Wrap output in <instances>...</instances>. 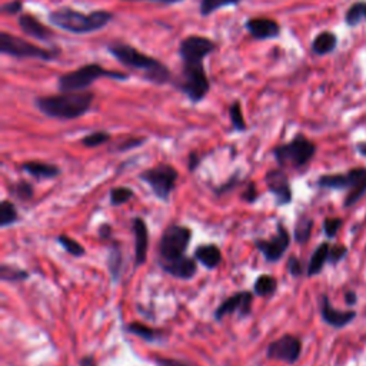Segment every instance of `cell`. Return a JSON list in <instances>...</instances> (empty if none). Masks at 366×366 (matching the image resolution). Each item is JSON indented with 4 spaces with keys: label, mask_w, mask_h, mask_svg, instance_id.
I'll use <instances>...</instances> for the list:
<instances>
[{
    "label": "cell",
    "mask_w": 366,
    "mask_h": 366,
    "mask_svg": "<svg viewBox=\"0 0 366 366\" xmlns=\"http://www.w3.org/2000/svg\"><path fill=\"white\" fill-rule=\"evenodd\" d=\"M316 186L319 189H328V191H346L351 186V179H349L347 172L345 173H328L321 175L316 179Z\"/></svg>",
    "instance_id": "d4e9b609"
},
{
    "label": "cell",
    "mask_w": 366,
    "mask_h": 366,
    "mask_svg": "<svg viewBox=\"0 0 366 366\" xmlns=\"http://www.w3.org/2000/svg\"><path fill=\"white\" fill-rule=\"evenodd\" d=\"M147 142L146 136H132V138H126L123 139L118 146L114 147L116 152H129L132 149H138L141 146H143Z\"/></svg>",
    "instance_id": "ab89813d"
},
{
    "label": "cell",
    "mask_w": 366,
    "mask_h": 366,
    "mask_svg": "<svg viewBox=\"0 0 366 366\" xmlns=\"http://www.w3.org/2000/svg\"><path fill=\"white\" fill-rule=\"evenodd\" d=\"M110 139H112V135L109 132L96 130V132L89 133V135H86V136H83L80 143H82V146H85L88 149H95V147H99V146L110 142Z\"/></svg>",
    "instance_id": "8d00e7d4"
},
{
    "label": "cell",
    "mask_w": 366,
    "mask_h": 366,
    "mask_svg": "<svg viewBox=\"0 0 366 366\" xmlns=\"http://www.w3.org/2000/svg\"><path fill=\"white\" fill-rule=\"evenodd\" d=\"M329 249H330V243L328 241L316 246V249L310 255V259L306 265V276L308 278L318 276L324 272V268H325V265L328 263V258H329Z\"/></svg>",
    "instance_id": "cb8c5ba5"
},
{
    "label": "cell",
    "mask_w": 366,
    "mask_h": 366,
    "mask_svg": "<svg viewBox=\"0 0 366 366\" xmlns=\"http://www.w3.org/2000/svg\"><path fill=\"white\" fill-rule=\"evenodd\" d=\"M245 29L254 40L278 39L282 33L280 25L269 18H249L245 22Z\"/></svg>",
    "instance_id": "9a60e30c"
},
{
    "label": "cell",
    "mask_w": 366,
    "mask_h": 366,
    "mask_svg": "<svg viewBox=\"0 0 366 366\" xmlns=\"http://www.w3.org/2000/svg\"><path fill=\"white\" fill-rule=\"evenodd\" d=\"M302 347L304 345L301 338L291 334L282 335L266 347V359L295 365L302 356Z\"/></svg>",
    "instance_id": "8fae6325"
},
{
    "label": "cell",
    "mask_w": 366,
    "mask_h": 366,
    "mask_svg": "<svg viewBox=\"0 0 366 366\" xmlns=\"http://www.w3.org/2000/svg\"><path fill=\"white\" fill-rule=\"evenodd\" d=\"M123 2H152L160 5H178L182 3L183 0H123Z\"/></svg>",
    "instance_id": "681fc988"
},
{
    "label": "cell",
    "mask_w": 366,
    "mask_h": 366,
    "mask_svg": "<svg viewBox=\"0 0 366 366\" xmlns=\"http://www.w3.org/2000/svg\"><path fill=\"white\" fill-rule=\"evenodd\" d=\"M93 102L95 93L90 90H82L39 96L33 103L46 118L58 121H75L85 116L92 109Z\"/></svg>",
    "instance_id": "3957f363"
},
{
    "label": "cell",
    "mask_w": 366,
    "mask_h": 366,
    "mask_svg": "<svg viewBox=\"0 0 366 366\" xmlns=\"http://www.w3.org/2000/svg\"><path fill=\"white\" fill-rule=\"evenodd\" d=\"M155 363L158 366H193L192 363H189L186 361L173 359V358H163V356L155 358Z\"/></svg>",
    "instance_id": "f6af8a7d"
},
{
    "label": "cell",
    "mask_w": 366,
    "mask_h": 366,
    "mask_svg": "<svg viewBox=\"0 0 366 366\" xmlns=\"http://www.w3.org/2000/svg\"><path fill=\"white\" fill-rule=\"evenodd\" d=\"M132 232L135 238V269L141 268L147 260V249H149V229L142 218H133L132 221Z\"/></svg>",
    "instance_id": "ac0fdd59"
},
{
    "label": "cell",
    "mask_w": 366,
    "mask_h": 366,
    "mask_svg": "<svg viewBox=\"0 0 366 366\" xmlns=\"http://www.w3.org/2000/svg\"><path fill=\"white\" fill-rule=\"evenodd\" d=\"M125 330L127 332V334L135 335V337H138V338H141V339H143L146 342H151V343L158 342L162 338V332L160 330L154 329L151 326H146V325H143L141 322H130V324H127L125 326Z\"/></svg>",
    "instance_id": "4316f807"
},
{
    "label": "cell",
    "mask_w": 366,
    "mask_h": 366,
    "mask_svg": "<svg viewBox=\"0 0 366 366\" xmlns=\"http://www.w3.org/2000/svg\"><path fill=\"white\" fill-rule=\"evenodd\" d=\"M193 232L189 226L171 223L163 230L158 245V265L186 256Z\"/></svg>",
    "instance_id": "ba28073f"
},
{
    "label": "cell",
    "mask_w": 366,
    "mask_h": 366,
    "mask_svg": "<svg viewBox=\"0 0 366 366\" xmlns=\"http://www.w3.org/2000/svg\"><path fill=\"white\" fill-rule=\"evenodd\" d=\"M21 169L29 175L30 178L36 179L39 182L42 180H53L58 176H60L62 171L58 164L53 163H46V162H40V160H29V162H23Z\"/></svg>",
    "instance_id": "ffe728a7"
},
{
    "label": "cell",
    "mask_w": 366,
    "mask_h": 366,
    "mask_svg": "<svg viewBox=\"0 0 366 366\" xmlns=\"http://www.w3.org/2000/svg\"><path fill=\"white\" fill-rule=\"evenodd\" d=\"M30 278V273L23 269L19 268V266H14V265H8L3 263L0 266V279L3 282H10V284H19V282H25Z\"/></svg>",
    "instance_id": "1f68e13d"
},
{
    "label": "cell",
    "mask_w": 366,
    "mask_h": 366,
    "mask_svg": "<svg viewBox=\"0 0 366 366\" xmlns=\"http://www.w3.org/2000/svg\"><path fill=\"white\" fill-rule=\"evenodd\" d=\"M2 12L5 14H22L23 12V2L22 0H12V2H6L2 5Z\"/></svg>",
    "instance_id": "ee69618b"
},
{
    "label": "cell",
    "mask_w": 366,
    "mask_h": 366,
    "mask_svg": "<svg viewBox=\"0 0 366 366\" xmlns=\"http://www.w3.org/2000/svg\"><path fill=\"white\" fill-rule=\"evenodd\" d=\"M193 258L196 259V262L201 263L204 268H206L208 271H213L222 263V251L216 243L199 245L195 249Z\"/></svg>",
    "instance_id": "44dd1931"
},
{
    "label": "cell",
    "mask_w": 366,
    "mask_h": 366,
    "mask_svg": "<svg viewBox=\"0 0 366 366\" xmlns=\"http://www.w3.org/2000/svg\"><path fill=\"white\" fill-rule=\"evenodd\" d=\"M259 197V192H258V186L255 182H247L246 188L243 189V192L241 193V199L246 204H255Z\"/></svg>",
    "instance_id": "b9f144b4"
},
{
    "label": "cell",
    "mask_w": 366,
    "mask_h": 366,
    "mask_svg": "<svg viewBox=\"0 0 366 366\" xmlns=\"http://www.w3.org/2000/svg\"><path fill=\"white\" fill-rule=\"evenodd\" d=\"M123 251L122 246L118 242H112L108 247V255H106V266L110 275V279L113 284H118L123 273Z\"/></svg>",
    "instance_id": "7402d4cb"
},
{
    "label": "cell",
    "mask_w": 366,
    "mask_h": 366,
    "mask_svg": "<svg viewBox=\"0 0 366 366\" xmlns=\"http://www.w3.org/2000/svg\"><path fill=\"white\" fill-rule=\"evenodd\" d=\"M338 36L334 32L330 30H324L319 32L318 35L315 36V39L310 43V51L316 56H326L334 53L338 47Z\"/></svg>",
    "instance_id": "603a6c76"
},
{
    "label": "cell",
    "mask_w": 366,
    "mask_h": 366,
    "mask_svg": "<svg viewBox=\"0 0 366 366\" xmlns=\"http://www.w3.org/2000/svg\"><path fill=\"white\" fill-rule=\"evenodd\" d=\"M349 254V249L345 245L337 243V245H330L329 249V258H328V265L330 266H337L339 265L342 260H345V258Z\"/></svg>",
    "instance_id": "f35d334b"
},
{
    "label": "cell",
    "mask_w": 366,
    "mask_h": 366,
    "mask_svg": "<svg viewBox=\"0 0 366 366\" xmlns=\"http://www.w3.org/2000/svg\"><path fill=\"white\" fill-rule=\"evenodd\" d=\"M202 162V156L199 155L197 152H191L189 156H188V169L191 173H193L197 168H199V164H201Z\"/></svg>",
    "instance_id": "bcb514c9"
},
{
    "label": "cell",
    "mask_w": 366,
    "mask_h": 366,
    "mask_svg": "<svg viewBox=\"0 0 366 366\" xmlns=\"http://www.w3.org/2000/svg\"><path fill=\"white\" fill-rule=\"evenodd\" d=\"M18 23H19V27L25 33V35H27L29 38L36 39L39 42L49 43V42H52L55 38V32L51 27L45 26L36 18V16H33V14H29V13L19 14Z\"/></svg>",
    "instance_id": "2e32d148"
},
{
    "label": "cell",
    "mask_w": 366,
    "mask_h": 366,
    "mask_svg": "<svg viewBox=\"0 0 366 366\" xmlns=\"http://www.w3.org/2000/svg\"><path fill=\"white\" fill-rule=\"evenodd\" d=\"M9 195L12 196L13 201L26 204L30 202L33 196H35V189H33V185L29 180L21 179L9 186Z\"/></svg>",
    "instance_id": "83f0119b"
},
{
    "label": "cell",
    "mask_w": 366,
    "mask_h": 366,
    "mask_svg": "<svg viewBox=\"0 0 366 366\" xmlns=\"http://www.w3.org/2000/svg\"><path fill=\"white\" fill-rule=\"evenodd\" d=\"M97 234H99V238H101L102 241H112L113 228L110 223H102L97 229Z\"/></svg>",
    "instance_id": "7dc6e473"
},
{
    "label": "cell",
    "mask_w": 366,
    "mask_h": 366,
    "mask_svg": "<svg viewBox=\"0 0 366 366\" xmlns=\"http://www.w3.org/2000/svg\"><path fill=\"white\" fill-rule=\"evenodd\" d=\"M135 197V191L127 186H114L109 192V202L112 206H122Z\"/></svg>",
    "instance_id": "d590c367"
},
{
    "label": "cell",
    "mask_w": 366,
    "mask_h": 366,
    "mask_svg": "<svg viewBox=\"0 0 366 366\" xmlns=\"http://www.w3.org/2000/svg\"><path fill=\"white\" fill-rule=\"evenodd\" d=\"M79 366H97V362L93 355H85L79 359Z\"/></svg>",
    "instance_id": "f907efd6"
},
{
    "label": "cell",
    "mask_w": 366,
    "mask_h": 366,
    "mask_svg": "<svg viewBox=\"0 0 366 366\" xmlns=\"http://www.w3.org/2000/svg\"><path fill=\"white\" fill-rule=\"evenodd\" d=\"M358 293L355 291H346L345 295H343V301L345 304L349 306V308H352L358 304Z\"/></svg>",
    "instance_id": "c3c4849f"
},
{
    "label": "cell",
    "mask_w": 366,
    "mask_h": 366,
    "mask_svg": "<svg viewBox=\"0 0 366 366\" xmlns=\"http://www.w3.org/2000/svg\"><path fill=\"white\" fill-rule=\"evenodd\" d=\"M242 2L243 0H201L199 2V13H201L202 18H208V16L223 8H234Z\"/></svg>",
    "instance_id": "4dcf8cb0"
},
{
    "label": "cell",
    "mask_w": 366,
    "mask_h": 366,
    "mask_svg": "<svg viewBox=\"0 0 366 366\" xmlns=\"http://www.w3.org/2000/svg\"><path fill=\"white\" fill-rule=\"evenodd\" d=\"M216 43L201 35H189L179 43L178 55L182 62L180 76L173 82L175 88L185 95L192 105H199L210 90L205 59L215 53Z\"/></svg>",
    "instance_id": "6da1fadb"
},
{
    "label": "cell",
    "mask_w": 366,
    "mask_h": 366,
    "mask_svg": "<svg viewBox=\"0 0 366 366\" xmlns=\"http://www.w3.org/2000/svg\"><path fill=\"white\" fill-rule=\"evenodd\" d=\"M278 291V279L272 275L263 273L259 275L254 284V293L255 296L266 297V296H272Z\"/></svg>",
    "instance_id": "f1b7e54d"
},
{
    "label": "cell",
    "mask_w": 366,
    "mask_h": 366,
    "mask_svg": "<svg viewBox=\"0 0 366 366\" xmlns=\"http://www.w3.org/2000/svg\"><path fill=\"white\" fill-rule=\"evenodd\" d=\"M229 119H230L232 130L234 132H246L247 130V125L245 121L241 101H235L229 106Z\"/></svg>",
    "instance_id": "836d02e7"
},
{
    "label": "cell",
    "mask_w": 366,
    "mask_h": 366,
    "mask_svg": "<svg viewBox=\"0 0 366 366\" xmlns=\"http://www.w3.org/2000/svg\"><path fill=\"white\" fill-rule=\"evenodd\" d=\"M159 268L164 273H168L172 278H176L179 280H191L197 273L196 259L193 256L189 258L188 255L180 258V259H178V260H173V262L160 263Z\"/></svg>",
    "instance_id": "d6986e66"
},
{
    "label": "cell",
    "mask_w": 366,
    "mask_h": 366,
    "mask_svg": "<svg viewBox=\"0 0 366 366\" xmlns=\"http://www.w3.org/2000/svg\"><path fill=\"white\" fill-rule=\"evenodd\" d=\"M351 186L343 199V208H352L359 204L366 195V168H352L347 171Z\"/></svg>",
    "instance_id": "e0dca14e"
},
{
    "label": "cell",
    "mask_w": 366,
    "mask_h": 366,
    "mask_svg": "<svg viewBox=\"0 0 366 366\" xmlns=\"http://www.w3.org/2000/svg\"><path fill=\"white\" fill-rule=\"evenodd\" d=\"M114 14L109 10L97 9L90 13H83L73 8H59L47 14V22L55 27L73 33V35H88L106 27Z\"/></svg>",
    "instance_id": "277c9868"
},
{
    "label": "cell",
    "mask_w": 366,
    "mask_h": 366,
    "mask_svg": "<svg viewBox=\"0 0 366 366\" xmlns=\"http://www.w3.org/2000/svg\"><path fill=\"white\" fill-rule=\"evenodd\" d=\"M286 271L292 278H301V276H304V273L306 275V268H305L304 262L299 259L297 256H295V255L288 258V260H286Z\"/></svg>",
    "instance_id": "60d3db41"
},
{
    "label": "cell",
    "mask_w": 366,
    "mask_h": 366,
    "mask_svg": "<svg viewBox=\"0 0 366 366\" xmlns=\"http://www.w3.org/2000/svg\"><path fill=\"white\" fill-rule=\"evenodd\" d=\"M313 226H315V222L312 218H309L308 215L299 216L293 228V235H292L293 241L301 246L306 245L310 241Z\"/></svg>",
    "instance_id": "484cf974"
},
{
    "label": "cell",
    "mask_w": 366,
    "mask_h": 366,
    "mask_svg": "<svg viewBox=\"0 0 366 366\" xmlns=\"http://www.w3.org/2000/svg\"><path fill=\"white\" fill-rule=\"evenodd\" d=\"M363 21H366V2H363V0H358V2L352 3L346 10L345 23L349 27H356Z\"/></svg>",
    "instance_id": "d6a6232c"
},
{
    "label": "cell",
    "mask_w": 366,
    "mask_h": 366,
    "mask_svg": "<svg viewBox=\"0 0 366 366\" xmlns=\"http://www.w3.org/2000/svg\"><path fill=\"white\" fill-rule=\"evenodd\" d=\"M318 147L304 133H297L292 141L273 147L272 155L282 169H302L315 158Z\"/></svg>",
    "instance_id": "8992f818"
},
{
    "label": "cell",
    "mask_w": 366,
    "mask_h": 366,
    "mask_svg": "<svg viewBox=\"0 0 366 366\" xmlns=\"http://www.w3.org/2000/svg\"><path fill=\"white\" fill-rule=\"evenodd\" d=\"M265 185L268 188V191L273 195L275 197V205L278 208L288 206L293 201V191L291 180L285 172V169L282 168H275L266 172L265 175Z\"/></svg>",
    "instance_id": "4fadbf2b"
},
{
    "label": "cell",
    "mask_w": 366,
    "mask_h": 366,
    "mask_svg": "<svg viewBox=\"0 0 366 366\" xmlns=\"http://www.w3.org/2000/svg\"><path fill=\"white\" fill-rule=\"evenodd\" d=\"M58 243L64 249L66 252L72 255L73 258H83L86 255V249L82 243H79L76 239L71 238L69 235H59Z\"/></svg>",
    "instance_id": "e575fe53"
},
{
    "label": "cell",
    "mask_w": 366,
    "mask_h": 366,
    "mask_svg": "<svg viewBox=\"0 0 366 366\" xmlns=\"http://www.w3.org/2000/svg\"><path fill=\"white\" fill-rule=\"evenodd\" d=\"M21 219L18 208L10 199H3L0 204V228H10L14 223H18Z\"/></svg>",
    "instance_id": "f546056e"
},
{
    "label": "cell",
    "mask_w": 366,
    "mask_h": 366,
    "mask_svg": "<svg viewBox=\"0 0 366 366\" xmlns=\"http://www.w3.org/2000/svg\"><path fill=\"white\" fill-rule=\"evenodd\" d=\"M291 242L292 236L289 234L288 228L282 222H278L273 236L269 239L256 238L254 239V246L256 247V251L259 254H262L265 262L276 263L285 256L286 251L291 246Z\"/></svg>",
    "instance_id": "30bf717a"
},
{
    "label": "cell",
    "mask_w": 366,
    "mask_h": 366,
    "mask_svg": "<svg viewBox=\"0 0 366 366\" xmlns=\"http://www.w3.org/2000/svg\"><path fill=\"white\" fill-rule=\"evenodd\" d=\"M356 151L359 152V155L366 158V142H359L356 143Z\"/></svg>",
    "instance_id": "816d5d0a"
},
{
    "label": "cell",
    "mask_w": 366,
    "mask_h": 366,
    "mask_svg": "<svg viewBox=\"0 0 366 366\" xmlns=\"http://www.w3.org/2000/svg\"><path fill=\"white\" fill-rule=\"evenodd\" d=\"M0 53L13 59H38L43 62L58 60L62 55L60 47H40L26 39L10 35L8 32L0 33Z\"/></svg>",
    "instance_id": "52a82bcc"
},
{
    "label": "cell",
    "mask_w": 366,
    "mask_h": 366,
    "mask_svg": "<svg viewBox=\"0 0 366 366\" xmlns=\"http://www.w3.org/2000/svg\"><path fill=\"white\" fill-rule=\"evenodd\" d=\"M255 293L254 291H239L235 295L226 297L225 301L215 309L213 319L216 322H221L225 316L238 313L239 318L245 319L252 313Z\"/></svg>",
    "instance_id": "7c38bea8"
},
{
    "label": "cell",
    "mask_w": 366,
    "mask_h": 366,
    "mask_svg": "<svg viewBox=\"0 0 366 366\" xmlns=\"http://www.w3.org/2000/svg\"><path fill=\"white\" fill-rule=\"evenodd\" d=\"M319 313L322 321L334 329H343L347 325H351L358 316V312L354 309L341 310L335 309L330 304V299L328 293H322L319 296Z\"/></svg>",
    "instance_id": "5bb4252c"
},
{
    "label": "cell",
    "mask_w": 366,
    "mask_h": 366,
    "mask_svg": "<svg viewBox=\"0 0 366 366\" xmlns=\"http://www.w3.org/2000/svg\"><path fill=\"white\" fill-rule=\"evenodd\" d=\"M342 226H343L342 218H326L322 223L324 235L326 236V239H335Z\"/></svg>",
    "instance_id": "74e56055"
},
{
    "label": "cell",
    "mask_w": 366,
    "mask_h": 366,
    "mask_svg": "<svg viewBox=\"0 0 366 366\" xmlns=\"http://www.w3.org/2000/svg\"><path fill=\"white\" fill-rule=\"evenodd\" d=\"M239 172H235L234 175H232L225 183H223V185H221V186H218V188H215L213 189V192L216 193V195H218V196H222L223 193H226V192H229V191H232V189H235L238 185H239Z\"/></svg>",
    "instance_id": "7bdbcfd3"
},
{
    "label": "cell",
    "mask_w": 366,
    "mask_h": 366,
    "mask_svg": "<svg viewBox=\"0 0 366 366\" xmlns=\"http://www.w3.org/2000/svg\"><path fill=\"white\" fill-rule=\"evenodd\" d=\"M106 51L118 60L123 68L139 72L145 82L154 83L156 86H163L172 83V72L163 62L156 58L141 52L125 42H110L106 45Z\"/></svg>",
    "instance_id": "7a4b0ae2"
},
{
    "label": "cell",
    "mask_w": 366,
    "mask_h": 366,
    "mask_svg": "<svg viewBox=\"0 0 366 366\" xmlns=\"http://www.w3.org/2000/svg\"><path fill=\"white\" fill-rule=\"evenodd\" d=\"M108 77L116 82H127L130 75L121 71H110L103 68L99 63H86L79 66L77 69L63 73L58 77V89L59 92H82L89 90V88L97 79Z\"/></svg>",
    "instance_id": "5b68a950"
},
{
    "label": "cell",
    "mask_w": 366,
    "mask_h": 366,
    "mask_svg": "<svg viewBox=\"0 0 366 366\" xmlns=\"http://www.w3.org/2000/svg\"><path fill=\"white\" fill-rule=\"evenodd\" d=\"M152 189V193L163 204H169L171 195L173 193L179 179V172L175 166L169 163H159L154 168L145 169L138 175Z\"/></svg>",
    "instance_id": "9c48e42d"
}]
</instances>
